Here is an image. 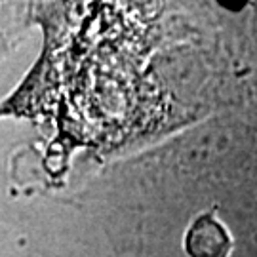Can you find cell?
I'll use <instances>...</instances> for the list:
<instances>
[{"instance_id": "cell-1", "label": "cell", "mask_w": 257, "mask_h": 257, "mask_svg": "<svg viewBox=\"0 0 257 257\" xmlns=\"http://www.w3.org/2000/svg\"><path fill=\"white\" fill-rule=\"evenodd\" d=\"M183 249L187 257H230L234 238L217 210H206L189 223Z\"/></svg>"}]
</instances>
